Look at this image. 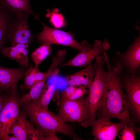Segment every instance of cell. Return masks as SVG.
<instances>
[{
    "mask_svg": "<svg viewBox=\"0 0 140 140\" xmlns=\"http://www.w3.org/2000/svg\"><path fill=\"white\" fill-rule=\"evenodd\" d=\"M109 60L108 56L104 57L107 69L106 76L107 96L104 105L99 110L97 115L98 114L99 117L117 118L125 124L133 128L139 134L140 129L130 117L125 94L122 89L120 76L123 66L118 62L111 65Z\"/></svg>",
    "mask_w": 140,
    "mask_h": 140,
    "instance_id": "1",
    "label": "cell"
},
{
    "mask_svg": "<svg viewBox=\"0 0 140 140\" xmlns=\"http://www.w3.org/2000/svg\"><path fill=\"white\" fill-rule=\"evenodd\" d=\"M21 104L26 115L37 128L47 136L49 140H60L56 135V133L65 135L74 140L83 139L78 136L71 125L48 109L42 108L32 102Z\"/></svg>",
    "mask_w": 140,
    "mask_h": 140,
    "instance_id": "2",
    "label": "cell"
},
{
    "mask_svg": "<svg viewBox=\"0 0 140 140\" xmlns=\"http://www.w3.org/2000/svg\"><path fill=\"white\" fill-rule=\"evenodd\" d=\"M105 63L102 55L99 56L95 59V74L87 98L88 116L86 121L80 123L81 126L85 128L92 126L96 120L97 111L105 103L107 91L106 72L104 68Z\"/></svg>",
    "mask_w": 140,
    "mask_h": 140,
    "instance_id": "3",
    "label": "cell"
},
{
    "mask_svg": "<svg viewBox=\"0 0 140 140\" xmlns=\"http://www.w3.org/2000/svg\"><path fill=\"white\" fill-rule=\"evenodd\" d=\"M121 78L122 87L126 93L127 104L133 121L140 120V76L137 71L128 72Z\"/></svg>",
    "mask_w": 140,
    "mask_h": 140,
    "instance_id": "4",
    "label": "cell"
},
{
    "mask_svg": "<svg viewBox=\"0 0 140 140\" xmlns=\"http://www.w3.org/2000/svg\"><path fill=\"white\" fill-rule=\"evenodd\" d=\"M43 26L42 31L37 36L40 42H47L51 44H55L69 46L80 51H84L90 49L92 45L86 41L81 43L78 42L72 34L63 31L55 29L45 25L41 21Z\"/></svg>",
    "mask_w": 140,
    "mask_h": 140,
    "instance_id": "5",
    "label": "cell"
},
{
    "mask_svg": "<svg viewBox=\"0 0 140 140\" xmlns=\"http://www.w3.org/2000/svg\"><path fill=\"white\" fill-rule=\"evenodd\" d=\"M16 85L11 88L12 93L6 97L0 112V140H5L10 134V128L20 113L21 104L16 94Z\"/></svg>",
    "mask_w": 140,
    "mask_h": 140,
    "instance_id": "6",
    "label": "cell"
},
{
    "mask_svg": "<svg viewBox=\"0 0 140 140\" xmlns=\"http://www.w3.org/2000/svg\"><path fill=\"white\" fill-rule=\"evenodd\" d=\"M88 114L87 98L82 96L74 100H67L60 102L58 115L65 122L81 123L87 120Z\"/></svg>",
    "mask_w": 140,
    "mask_h": 140,
    "instance_id": "7",
    "label": "cell"
},
{
    "mask_svg": "<svg viewBox=\"0 0 140 140\" xmlns=\"http://www.w3.org/2000/svg\"><path fill=\"white\" fill-rule=\"evenodd\" d=\"M15 15V19L9 26L8 38L11 44L19 43L29 45L34 38L28 25L27 19L29 15L20 13Z\"/></svg>",
    "mask_w": 140,
    "mask_h": 140,
    "instance_id": "8",
    "label": "cell"
},
{
    "mask_svg": "<svg viewBox=\"0 0 140 140\" xmlns=\"http://www.w3.org/2000/svg\"><path fill=\"white\" fill-rule=\"evenodd\" d=\"M110 47V44L106 39H104L102 41L96 40L90 49L85 51H80L68 61L61 64L59 66L61 67H85Z\"/></svg>",
    "mask_w": 140,
    "mask_h": 140,
    "instance_id": "9",
    "label": "cell"
},
{
    "mask_svg": "<svg viewBox=\"0 0 140 140\" xmlns=\"http://www.w3.org/2000/svg\"><path fill=\"white\" fill-rule=\"evenodd\" d=\"M125 124L122 122L114 123L104 117H99L92 126V133L94 140H115Z\"/></svg>",
    "mask_w": 140,
    "mask_h": 140,
    "instance_id": "10",
    "label": "cell"
},
{
    "mask_svg": "<svg viewBox=\"0 0 140 140\" xmlns=\"http://www.w3.org/2000/svg\"><path fill=\"white\" fill-rule=\"evenodd\" d=\"M116 53L120 58L116 62L120 63L129 71H137L140 65V34L126 52Z\"/></svg>",
    "mask_w": 140,
    "mask_h": 140,
    "instance_id": "11",
    "label": "cell"
},
{
    "mask_svg": "<svg viewBox=\"0 0 140 140\" xmlns=\"http://www.w3.org/2000/svg\"><path fill=\"white\" fill-rule=\"evenodd\" d=\"M95 72V66L92 61L82 69L67 75V83L69 86L82 87L89 89L92 83Z\"/></svg>",
    "mask_w": 140,
    "mask_h": 140,
    "instance_id": "12",
    "label": "cell"
},
{
    "mask_svg": "<svg viewBox=\"0 0 140 140\" xmlns=\"http://www.w3.org/2000/svg\"><path fill=\"white\" fill-rule=\"evenodd\" d=\"M11 45L10 47H3L1 52L4 56L16 61L22 67H28L29 45L19 43Z\"/></svg>",
    "mask_w": 140,
    "mask_h": 140,
    "instance_id": "13",
    "label": "cell"
},
{
    "mask_svg": "<svg viewBox=\"0 0 140 140\" xmlns=\"http://www.w3.org/2000/svg\"><path fill=\"white\" fill-rule=\"evenodd\" d=\"M0 5L11 13H24L38 17L33 12L30 0H0Z\"/></svg>",
    "mask_w": 140,
    "mask_h": 140,
    "instance_id": "14",
    "label": "cell"
},
{
    "mask_svg": "<svg viewBox=\"0 0 140 140\" xmlns=\"http://www.w3.org/2000/svg\"><path fill=\"white\" fill-rule=\"evenodd\" d=\"M51 75L50 73L47 72L42 80L35 84L30 88L29 93L22 97L20 100V103L31 102L37 104L39 100L47 80Z\"/></svg>",
    "mask_w": 140,
    "mask_h": 140,
    "instance_id": "15",
    "label": "cell"
},
{
    "mask_svg": "<svg viewBox=\"0 0 140 140\" xmlns=\"http://www.w3.org/2000/svg\"><path fill=\"white\" fill-rule=\"evenodd\" d=\"M27 122L26 114L24 113H19L17 119L11 127L9 134L14 136L18 140H28Z\"/></svg>",
    "mask_w": 140,
    "mask_h": 140,
    "instance_id": "16",
    "label": "cell"
},
{
    "mask_svg": "<svg viewBox=\"0 0 140 140\" xmlns=\"http://www.w3.org/2000/svg\"><path fill=\"white\" fill-rule=\"evenodd\" d=\"M11 13L1 6L0 8V52L8 39V27L13 20Z\"/></svg>",
    "mask_w": 140,
    "mask_h": 140,
    "instance_id": "17",
    "label": "cell"
},
{
    "mask_svg": "<svg viewBox=\"0 0 140 140\" xmlns=\"http://www.w3.org/2000/svg\"><path fill=\"white\" fill-rule=\"evenodd\" d=\"M51 44L47 42L42 43L41 45L31 53V58L35 64V66L39 65L51 54Z\"/></svg>",
    "mask_w": 140,
    "mask_h": 140,
    "instance_id": "18",
    "label": "cell"
},
{
    "mask_svg": "<svg viewBox=\"0 0 140 140\" xmlns=\"http://www.w3.org/2000/svg\"><path fill=\"white\" fill-rule=\"evenodd\" d=\"M55 84H45L41 95L38 103L36 104L40 107L48 109V106L55 90Z\"/></svg>",
    "mask_w": 140,
    "mask_h": 140,
    "instance_id": "19",
    "label": "cell"
},
{
    "mask_svg": "<svg viewBox=\"0 0 140 140\" xmlns=\"http://www.w3.org/2000/svg\"><path fill=\"white\" fill-rule=\"evenodd\" d=\"M28 139L30 140H48L47 136L39 128H36L28 121L27 123Z\"/></svg>",
    "mask_w": 140,
    "mask_h": 140,
    "instance_id": "20",
    "label": "cell"
},
{
    "mask_svg": "<svg viewBox=\"0 0 140 140\" xmlns=\"http://www.w3.org/2000/svg\"><path fill=\"white\" fill-rule=\"evenodd\" d=\"M38 67H30L25 72L23 88L25 89H30L36 83V72Z\"/></svg>",
    "mask_w": 140,
    "mask_h": 140,
    "instance_id": "21",
    "label": "cell"
},
{
    "mask_svg": "<svg viewBox=\"0 0 140 140\" xmlns=\"http://www.w3.org/2000/svg\"><path fill=\"white\" fill-rule=\"evenodd\" d=\"M136 132V131L133 128L124 124L118 133L117 136L120 140H134L137 137Z\"/></svg>",
    "mask_w": 140,
    "mask_h": 140,
    "instance_id": "22",
    "label": "cell"
},
{
    "mask_svg": "<svg viewBox=\"0 0 140 140\" xmlns=\"http://www.w3.org/2000/svg\"><path fill=\"white\" fill-rule=\"evenodd\" d=\"M46 16L50 18L51 22L56 27H59L64 25V18L61 14L55 13V12H48Z\"/></svg>",
    "mask_w": 140,
    "mask_h": 140,
    "instance_id": "23",
    "label": "cell"
},
{
    "mask_svg": "<svg viewBox=\"0 0 140 140\" xmlns=\"http://www.w3.org/2000/svg\"><path fill=\"white\" fill-rule=\"evenodd\" d=\"M77 87V86H69L66 88L61 94L60 102L69 100Z\"/></svg>",
    "mask_w": 140,
    "mask_h": 140,
    "instance_id": "24",
    "label": "cell"
},
{
    "mask_svg": "<svg viewBox=\"0 0 140 140\" xmlns=\"http://www.w3.org/2000/svg\"><path fill=\"white\" fill-rule=\"evenodd\" d=\"M88 92L86 88L82 87H78L69 100H74L78 99L82 97Z\"/></svg>",
    "mask_w": 140,
    "mask_h": 140,
    "instance_id": "25",
    "label": "cell"
},
{
    "mask_svg": "<svg viewBox=\"0 0 140 140\" xmlns=\"http://www.w3.org/2000/svg\"><path fill=\"white\" fill-rule=\"evenodd\" d=\"M6 98V97L0 94V112L4 106Z\"/></svg>",
    "mask_w": 140,
    "mask_h": 140,
    "instance_id": "26",
    "label": "cell"
},
{
    "mask_svg": "<svg viewBox=\"0 0 140 140\" xmlns=\"http://www.w3.org/2000/svg\"><path fill=\"white\" fill-rule=\"evenodd\" d=\"M1 5H0V7H1Z\"/></svg>",
    "mask_w": 140,
    "mask_h": 140,
    "instance_id": "27",
    "label": "cell"
}]
</instances>
